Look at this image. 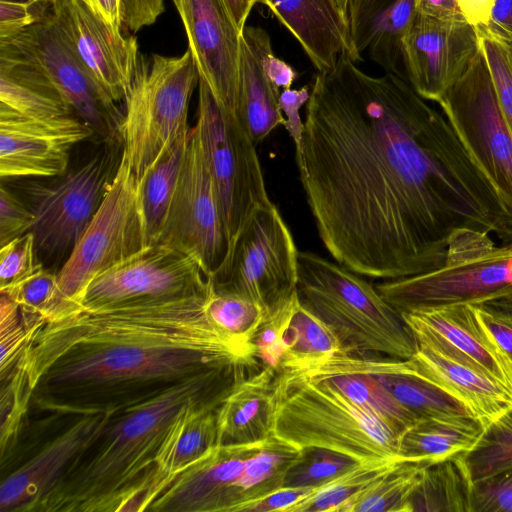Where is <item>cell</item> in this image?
Instances as JSON below:
<instances>
[{
  "instance_id": "6da1fadb",
  "label": "cell",
  "mask_w": 512,
  "mask_h": 512,
  "mask_svg": "<svg viewBox=\"0 0 512 512\" xmlns=\"http://www.w3.org/2000/svg\"><path fill=\"white\" fill-rule=\"evenodd\" d=\"M296 162L324 247L361 276L430 270L462 228L512 241V214L443 112L347 56L314 79Z\"/></svg>"
},
{
  "instance_id": "7a4b0ae2",
  "label": "cell",
  "mask_w": 512,
  "mask_h": 512,
  "mask_svg": "<svg viewBox=\"0 0 512 512\" xmlns=\"http://www.w3.org/2000/svg\"><path fill=\"white\" fill-rule=\"evenodd\" d=\"M213 281L186 294L78 309L33 332L25 353L30 410L114 412L201 374L262 367L211 321Z\"/></svg>"
},
{
  "instance_id": "3957f363",
  "label": "cell",
  "mask_w": 512,
  "mask_h": 512,
  "mask_svg": "<svg viewBox=\"0 0 512 512\" xmlns=\"http://www.w3.org/2000/svg\"><path fill=\"white\" fill-rule=\"evenodd\" d=\"M258 371L248 365L213 370L114 411L32 512H141L157 452L179 412L194 403L221 404Z\"/></svg>"
},
{
  "instance_id": "277c9868",
  "label": "cell",
  "mask_w": 512,
  "mask_h": 512,
  "mask_svg": "<svg viewBox=\"0 0 512 512\" xmlns=\"http://www.w3.org/2000/svg\"><path fill=\"white\" fill-rule=\"evenodd\" d=\"M272 435L295 448H323L359 463L400 461L401 434L328 383L277 371Z\"/></svg>"
},
{
  "instance_id": "5b68a950",
  "label": "cell",
  "mask_w": 512,
  "mask_h": 512,
  "mask_svg": "<svg viewBox=\"0 0 512 512\" xmlns=\"http://www.w3.org/2000/svg\"><path fill=\"white\" fill-rule=\"evenodd\" d=\"M297 294L348 353L410 359L417 341L401 313L361 275L312 252L298 253Z\"/></svg>"
},
{
  "instance_id": "8992f818",
  "label": "cell",
  "mask_w": 512,
  "mask_h": 512,
  "mask_svg": "<svg viewBox=\"0 0 512 512\" xmlns=\"http://www.w3.org/2000/svg\"><path fill=\"white\" fill-rule=\"evenodd\" d=\"M299 455V449L273 435L253 443L216 445L172 477L145 511L245 512L284 486Z\"/></svg>"
},
{
  "instance_id": "52a82bcc",
  "label": "cell",
  "mask_w": 512,
  "mask_h": 512,
  "mask_svg": "<svg viewBox=\"0 0 512 512\" xmlns=\"http://www.w3.org/2000/svg\"><path fill=\"white\" fill-rule=\"evenodd\" d=\"M375 287L399 313L512 297V241L497 245L489 233L458 229L436 267Z\"/></svg>"
},
{
  "instance_id": "ba28073f",
  "label": "cell",
  "mask_w": 512,
  "mask_h": 512,
  "mask_svg": "<svg viewBox=\"0 0 512 512\" xmlns=\"http://www.w3.org/2000/svg\"><path fill=\"white\" fill-rule=\"evenodd\" d=\"M199 74L189 49L179 57L140 55L117 129L130 167L141 183L178 137L187 132L188 108Z\"/></svg>"
},
{
  "instance_id": "9c48e42d",
  "label": "cell",
  "mask_w": 512,
  "mask_h": 512,
  "mask_svg": "<svg viewBox=\"0 0 512 512\" xmlns=\"http://www.w3.org/2000/svg\"><path fill=\"white\" fill-rule=\"evenodd\" d=\"M149 245L142 183L121 152L116 174L105 198L56 272L64 308L60 316L78 309L83 293L94 278Z\"/></svg>"
},
{
  "instance_id": "30bf717a",
  "label": "cell",
  "mask_w": 512,
  "mask_h": 512,
  "mask_svg": "<svg viewBox=\"0 0 512 512\" xmlns=\"http://www.w3.org/2000/svg\"><path fill=\"white\" fill-rule=\"evenodd\" d=\"M194 126L232 245L250 216L272 203L256 145L239 118L220 105L200 78Z\"/></svg>"
},
{
  "instance_id": "8fae6325",
  "label": "cell",
  "mask_w": 512,
  "mask_h": 512,
  "mask_svg": "<svg viewBox=\"0 0 512 512\" xmlns=\"http://www.w3.org/2000/svg\"><path fill=\"white\" fill-rule=\"evenodd\" d=\"M298 253L272 202L255 211L233 240L226 262L212 276L214 290L247 298L267 316L297 293Z\"/></svg>"
},
{
  "instance_id": "7c38bea8",
  "label": "cell",
  "mask_w": 512,
  "mask_h": 512,
  "mask_svg": "<svg viewBox=\"0 0 512 512\" xmlns=\"http://www.w3.org/2000/svg\"><path fill=\"white\" fill-rule=\"evenodd\" d=\"M120 158L105 148L55 182L28 187L37 257L69 256L105 198Z\"/></svg>"
},
{
  "instance_id": "4fadbf2b",
  "label": "cell",
  "mask_w": 512,
  "mask_h": 512,
  "mask_svg": "<svg viewBox=\"0 0 512 512\" xmlns=\"http://www.w3.org/2000/svg\"><path fill=\"white\" fill-rule=\"evenodd\" d=\"M437 103L512 214V133L500 111L481 50Z\"/></svg>"
},
{
  "instance_id": "5bb4252c",
  "label": "cell",
  "mask_w": 512,
  "mask_h": 512,
  "mask_svg": "<svg viewBox=\"0 0 512 512\" xmlns=\"http://www.w3.org/2000/svg\"><path fill=\"white\" fill-rule=\"evenodd\" d=\"M157 243L194 257L211 278L230 253L231 244L195 126L190 128L177 186Z\"/></svg>"
},
{
  "instance_id": "9a60e30c",
  "label": "cell",
  "mask_w": 512,
  "mask_h": 512,
  "mask_svg": "<svg viewBox=\"0 0 512 512\" xmlns=\"http://www.w3.org/2000/svg\"><path fill=\"white\" fill-rule=\"evenodd\" d=\"M112 413L74 415L34 448L15 446L1 458L0 512H32L100 434Z\"/></svg>"
},
{
  "instance_id": "2e32d148",
  "label": "cell",
  "mask_w": 512,
  "mask_h": 512,
  "mask_svg": "<svg viewBox=\"0 0 512 512\" xmlns=\"http://www.w3.org/2000/svg\"><path fill=\"white\" fill-rule=\"evenodd\" d=\"M211 281L197 259L155 243L94 278L78 309L186 294L206 287Z\"/></svg>"
},
{
  "instance_id": "e0dca14e",
  "label": "cell",
  "mask_w": 512,
  "mask_h": 512,
  "mask_svg": "<svg viewBox=\"0 0 512 512\" xmlns=\"http://www.w3.org/2000/svg\"><path fill=\"white\" fill-rule=\"evenodd\" d=\"M34 62L49 78L74 114L102 136L122 119L117 104L92 78L61 34L54 14L11 37L0 39Z\"/></svg>"
},
{
  "instance_id": "ac0fdd59",
  "label": "cell",
  "mask_w": 512,
  "mask_h": 512,
  "mask_svg": "<svg viewBox=\"0 0 512 512\" xmlns=\"http://www.w3.org/2000/svg\"><path fill=\"white\" fill-rule=\"evenodd\" d=\"M94 130L77 116L28 118L0 107V176L58 177Z\"/></svg>"
},
{
  "instance_id": "d6986e66",
  "label": "cell",
  "mask_w": 512,
  "mask_h": 512,
  "mask_svg": "<svg viewBox=\"0 0 512 512\" xmlns=\"http://www.w3.org/2000/svg\"><path fill=\"white\" fill-rule=\"evenodd\" d=\"M54 20L65 41L116 104L131 89L140 54L134 36L116 33L82 0H57Z\"/></svg>"
},
{
  "instance_id": "ffe728a7",
  "label": "cell",
  "mask_w": 512,
  "mask_h": 512,
  "mask_svg": "<svg viewBox=\"0 0 512 512\" xmlns=\"http://www.w3.org/2000/svg\"><path fill=\"white\" fill-rule=\"evenodd\" d=\"M480 51L476 29L416 15L403 39L405 78L425 100L438 102Z\"/></svg>"
},
{
  "instance_id": "44dd1931",
  "label": "cell",
  "mask_w": 512,
  "mask_h": 512,
  "mask_svg": "<svg viewBox=\"0 0 512 512\" xmlns=\"http://www.w3.org/2000/svg\"><path fill=\"white\" fill-rule=\"evenodd\" d=\"M184 25L199 78L236 115L241 32L223 0H172Z\"/></svg>"
},
{
  "instance_id": "7402d4cb",
  "label": "cell",
  "mask_w": 512,
  "mask_h": 512,
  "mask_svg": "<svg viewBox=\"0 0 512 512\" xmlns=\"http://www.w3.org/2000/svg\"><path fill=\"white\" fill-rule=\"evenodd\" d=\"M423 342L512 389V361L478 319L472 305L401 313Z\"/></svg>"
},
{
  "instance_id": "603a6c76",
  "label": "cell",
  "mask_w": 512,
  "mask_h": 512,
  "mask_svg": "<svg viewBox=\"0 0 512 512\" xmlns=\"http://www.w3.org/2000/svg\"><path fill=\"white\" fill-rule=\"evenodd\" d=\"M298 41L318 73L341 56L354 62L348 23L333 0H259Z\"/></svg>"
},
{
  "instance_id": "cb8c5ba5",
  "label": "cell",
  "mask_w": 512,
  "mask_h": 512,
  "mask_svg": "<svg viewBox=\"0 0 512 512\" xmlns=\"http://www.w3.org/2000/svg\"><path fill=\"white\" fill-rule=\"evenodd\" d=\"M272 49L268 32L246 25L240 36L239 84L236 116L257 146L276 127L285 125L280 89L268 77L264 58Z\"/></svg>"
},
{
  "instance_id": "d4e9b609",
  "label": "cell",
  "mask_w": 512,
  "mask_h": 512,
  "mask_svg": "<svg viewBox=\"0 0 512 512\" xmlns=\"http://www.w3.org/2000/svg\"><path fill=\"white\" fill-rule=\"evenodd\" d=\"M280 371L328 383L400 434L418 420L371 374L365 353L343 352L299 370Z\"/></svg>"
},
{
  "instance_id": "484cf974",
  "label": "cell",
  "mask_w": 512,
  "mask_h": 512,
  "mask_svg": "<svg viewBox=\"0 0 512 512\" xmlns=\"http://www.w3.org/2000/svg\"><path fill=\"white\" fill-rule=\"evenodd\" d=\"M416 371L463 402L485 426L512 409V389L423 342L410 358Z\"/></svg>"
},
{
  "instance_id": "4316f807",
  "label": "cell",
  "mask_w": 512,
  "mask_h": 512,
  "mask_svg": "<svg viewBox=\"0 0 512 512\" xmlns=\"http://www.w3.org/2000/svg\"><path fill=\"white\" fill-rule=\"evenodd\" d=\"M277 371L263 366L238 384L216 410L218 445L246 444L272 435Z\"/></svg>"
},
{
  "instance_id": "83f0119b",
  "label": "cell",
  "mask_w": 512,
  "mask_h": 512,
  "mask_svg": "<svg viewBox=\"0 0 512 512\" xmlns=\"http://www.w3.org/2000/svg\"><path fill=\"white\" fill-rule=\"evenodd\" d=\"M219 405L194 403L179 412L157 452L154 478L141 512L172 477L218 445L216 410Z\"/></svg>"
},
{
  "instance_id": "f1b7e54d",
  "label": "cell",
  "mask_w": 512,
  "mask_h": 512,
  "mask_svg": "<svg viewBox=\"0 0 512 512\" xmlns=\"http://www.w3.org/2000/svg\"><path fill=\"white\" fill-rule=\"evenodd\" d=\"M0 107L35 119L75 115L45 73L5 42H0Z\"/></svg>"
},
{
  "instance_id": "f546056e",
  "label": "cell",
  "mask_w": 512,
  "mask_h": 512,
  "mask_svg": "<svg viewBox=\"0 0 512 512\" xmlns=\"http://www.w3.org/2000/svg\"><path fill=\"white\" fill-rule=\"evenodd\" d=\"M485 425L472 416L419 418L400 436V461L435 464L471 450Z\"/></svg>"
},
{
  "instance_id": "4dcf8cb0",
  "label": "cell",
  "mask_w": 512,
  "mask_h": 512,
  "mask_svg": "<svg viewBox=\"0 0 512 512\" xmlns=\"http://www.w3.org/2000/svg\"><path fill=\"white\" fill-rule=\"evenodd\" d=\"M472 484L464 453L428 465L410 497V512H471Z\"/></svg>"
},
{
  "instance_id": "1f68e13d",
  "label": "cell",
  "mask_w": 512,
  "mask_h": 512,
  "mask_svg": "<svg viewBox=\"0 0 512 512\" xmlns=\"http://www.w3.org/2000/svg\"><path fill=\"white\" fill-rule=\"evenodd\" d=\"M280 370H299L345 352L333 331L298 298L283 333Z\"/></svg>"
},
{
  "instance_id": "d6a6232c",
  "label": "cell",
  "mask_w": 512,
  "mask_h": 512,
  "mask_svg": "<svg viewBox=\"0 0 512 512\" xmlns=\"http://www.w3.org/2000/svg\"><path fill=\"white\" fill-rule=\"evenodd\" d=\"M415 1L387 0L368 27L363 50L385 73L405 78L402 43L417 15Z\"/></svg>"
},
{
  "instance_id": "836d02e7",
  "label": "cell",
  "mask_w": 512,
  "mask_h": 512,
  "mask_svg": "<svg viewBox=\"0 0 512 512\" xmlns=\"http://www.w3.org/2000/svg\"><path fill=\"white\" fill-rule=\"evenodd\" d=\"M190 129L176 139L142 182V205L150 244L158 241L188 143Z\"/></svg>"
},
{
  "instance_id": "e575fe53",
  "label": "cell",
  "mask_w": 512,
  "mask_h": 512,
  "mask_svg": "<svg viewBox=\"0 0 512 512\" xmlns=\"http://www.w3.org/2000/svg\"><path fill=\"white\" fill-rule=\"evenodd\" d=\"M428 464L399 461L365 487L343 512H410V497Z\"/></svg>"
},
{
  "instance_id": "d590c367",
  "label": "cell",
  "mask_w": 512,
  "mask_h": 512,
  "mask_svg": "<svg viewBox=\"0 0 512 512\" xmlns=\"http://www.w3.org/2000/svg\"><path fill=\"white\" fill-rule=\"evenodd\" d=\"M0 292L17 303L27 328L55 319L64 310L56 273L46 269L41 262L28 275Z\"/></svg>"
},
{
  "instance_id": "8d00e7d4",
  "label": "cell",
  "mask_w": 512,
  "mask_h": 512,
  "mask_svg": "<svg viewBox=\"0 0 512 512\" xmlns=\"http://www.w3.org/2000/svg\"><path fill=\"white\" fill-rule=\"evenodd\" d=\"M209 318L237 347L258 358L252 344L263 318V309L255 302L230 293L215 292L206 303Z\"/></svg>"
},
{
  "instance_id": "74e56055",
  "label": "cell",
  "mask_w": 512,
  "mask_h": 512,
  "mask_svg": "<svg viewBox=\"0 0 512 512\" xmlns=\"http://www.w3.org/2000/svg\"><path fill=\"white\" fill-rule=\"evenodd\" d=\"M399 461L359 463L353 469L318 487L290 512H343L344 508L371 482Z\"/></svg>"
},
{
  "instance_id": "f35d334b",
  "label": "cell",
  "mask_w": 512,
  "mask_h": 512,
  "mask_svg": "<svg viewBox=\"0 0 512 512\" xmlns=\"http://www.w3.org/2000/svg\"><path fill=\"white\" fill-rule=\"evenodd\" d=\"M464 459L473 482L512 466V409L485 426Z\"/></svg>"
},
{
  "instance_id": "ab89813d",
  "label": "cell",
  "mask_w": 512,
  "mask_h": 512,
  "mask_svg": "<svg viewBox=\"0 0 512 512\" xmlns=\"http://www.w3.org/2000/svg\"><path fill=\"white\" fill-rule=\"evenodd\" d=\"M359 462L344 454L323 449L306 448L300 451L288 470L284 486L320 487L357 466Z\"/></svg>"
},
{
  "instance_id": "60d3db41",
  "label": "cell",
  "mask_w": 512,
  "mask_h": 512,
  "mask_svg": "<svg viewBox=\"0 0 512 512\" xmlns=\"http://www.w3.org/2000/svg\"><path fill=\"white\" fill-rule=\"evenodd\" d=\"M476 31L500 111L512 133V44L491 36L482 28Z\"/></svg>"
},
{
  "instance_id": "b9f144b4",
  "label": "cell",
  "mask_w": 512,
  "mask_h": 512,
  "mask_svg": "<svg viewBox=\"0 0 512 512\" xmlns=\"http://www.w3.org/2000/svg\"><path fill=\"white\" fill-rule=\"evenodd\" d=\"M57 0H0V39L11 37L54 14Z\"/></svg>"
},
{
  "instance_id": "7bdbcfd3",
  "label": "cell",
  "mask_w": 512,
  "mask_h": 512,
  "mask_svg": "<svg viewBox=\"0 0 512 512\" xmlns=\"http://www.w3.org/2000/svg\"><path fill=\"white\" fill-rule=\"evenodd\" d=\"M471 512H512V466L473 482Z\"/></svg>"
},
{
  "instance_id": "ee69618b",
  "label": "cell",
  "mask_w": 512,
  "mask_h": 512,
  "mask_svg": "<svg viewBox=\"0 0 512 512\" xmlns=\"http://www.w3.org/2000/svg\"><path fill=\"white\" fill-rule=\"evenodd\" d=\"M36 260L35 238L32 232L1 246L0 290L32 272L40 262Z\"/></svg>"
},
{
  "instance_id": "f6af8a7d",
  "label": "cell",
  "mask_w": 512,
  "mask_h": 512,
  "mask_svg": "<svg viewBox=\"0 0 512 512\" xmlns=\"http://www.w3.org/2000/svg\"><path fill=\"white\" fill-rule=\"evenodd\" d=\"M472 306L478 319L512 361V297Z\"/></svg>"
},
{
  "instance_id": "bcb514c9",
  "label": "cell",
  "mask_w": 512,
  "mask_h": 512,
  "mask_svg": "<svg viewBox=\"0 0 512 512\" xmlns=\"http://www.w3.org/2000/svg\"><path fill=\"white\" fill-rule=\"evenodd\" d=\"M34 213L16 195L5 187L0 190V244L31 231Z\"/></svg>"
},
{
  "instance_id": "7dc6e473",
  "label": "cell",
  "mask_w": 512,
  "mask_h": 512,
  "mask_svg": "<svg viewBox=\"0 0 512 512\" xmlns=\"http://www.w3.org/2000/svg\"><path fill=\"white\" fill-rule=\"evenodd\" d=\"M386 1L349 0L346 18L355 63L362 60L361 56L364 52L363 46L368 27L377 11Z\"/></svg>"
},
{
  "instance_id": "c3c4849f",
  "label": "cell",
  "mask_w": 512,
  "mask_h": 512,
  "mask_svg": "<svg viewBox=\"0 0 512 512\" xmlns=\"http://www.w3.org/2000/svg\"><path fill=\"white\" fill-rule=\"evenodd\" d=\"M309 97L308 86H303L300 89H284L279 97L280 108L286 120L284 127L295 145L296 161L301 156L304 132V122L300 117V109L307 103Z\"/></svg>"
},
{
  "instance_id": "681fc988",
  "label": "cell",
  "mask_w": 512,
  "mask_h": 512,
  "mask_svg": "<svg viewBox=\"0 0 512 512\" xmlns=\"http://www.w3.org/2000/svg\"><path fill=\"white\" fill-rule=\"evenodd\" d=\"M316 489V487L283 486L250 504L245 512H290L293 507L308 498Z\"/></svg>"
},
{
  "instance_id": "f907efd6",
  "label": "cell",
  "mask_w": 512,
  "mask_h": 512,
  "mask_svg": "<svg viewBox=\"0 0 512 512\" xmlns=\"http://www.w3.org/2000/svg\"><path fill=\"white\" fill-rule=\"evenodd\" d=\"M123 31L137 32L164 11L163 0H120Z\"/></svg>"
},
{
  "instance_id": "816d5d0a",
  "label": "cell",
  "mask_w": 512,
  "mask_h": 512,
  "mask_svg": "<svg viewBox=\"0 0 512 512\" xmlns=\"http://www.w3.org/2000/svg\"><path fill=\"white\" fill-rule=\"evenodd\" d=\"M482 29L491 36L512 44V0H495L489 21Z\"/></svg>"
},
{
  "instance_id": "f5cc1de1",
  "label": "cell",
  "mask_w": 512,
  "mask_h": 512,
  "mask_svg": "<svg viewBox=\"0 0 512 512\" xmlns=\"http://www.w3.org/2000/svg\"><path fill=\"white\" fill-rule=\"evenodd\" d=\"M416 11L443 22H466L456 0H416Z\"/></svg>"
},
{
  "instance_id": "db71d44e",
  "label": "cell",
  "mask_w": 512,
  "mask_h": 512,
  "mask_svg": "<svg viewBox=\"0 0 512 512\" xmlns=\"http://www.w3.org/2000/svg\"><path fill=\"white\" fill-rule=\"evenodd\" d=\"M264 66L270 80L280 89H290L297 78V72L284 60L275 56L273 49L267 52Z\"/></svg>"
},
{
  "instance_id": "11a10c76",
  "label": "cell",
  "mask_w": 512,
  "mask_h": 512,
  "mask_svg": "<svg viewBox=\"0 0 512 512\" xmlns=\"http://www.w3.org/2000/svg\"><path fill=\"white\" fill-rule=\"evenodd\" d=\"M465 21L474 28L486 27L495 0H456Z\"/></svg>"
},
{
  "instance_id": "9f6ffc18",
  "label": "cell",
  "mask_w": 512,
  "mask_h": 512,
  "mask_svg": "<svg viewBox=\"0 0 512 512\" xmlns=\"http://www.w3.org/2000/svg\"><path fill=\"white\" fill-rule=\"evenodd\" d=\"M116 33L123 32L120 0H82Z\"/></svg>"
},
{
  "instance_id": "6f0895ef",
  "label": "cell",
  "mask_w": 512,
  "mask_h": 512,
  "mask_svg": "<svg viewBox=\"0 0 512 512\" xmlns=\"http://www.w3.org/2000/svg\"><path fill=\"white\" fill-rule=\"evenodd\" d=\"M237 29L242 33L246 21L259 0H223Z\"/></svg>"
},
{
  "instance_id": "680465c9",
  "label": "cell",
  "mask_w": 512,
  "mask_h": 512,
  "mask_svg": "<svg viewBox=\"0 0 512 512\" xmlns=\"http://www.w3.org/2000/svg\"><path fill=\"white\" fill-rule=\"evenodd\" d=\"M338 9L345 15L347 13V7L349 4V0H333ZM347 19V18H346Z\"/></svg>"
}]
</instances>
